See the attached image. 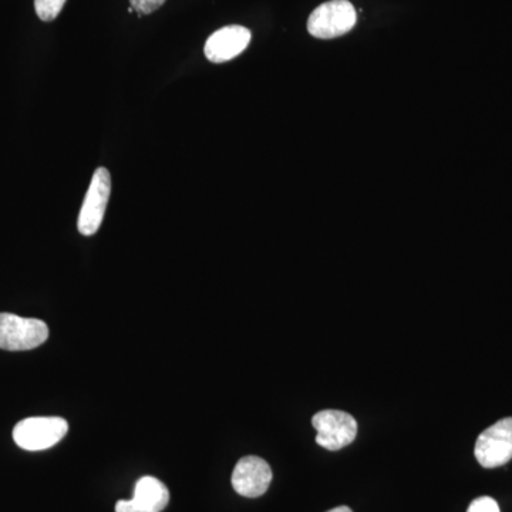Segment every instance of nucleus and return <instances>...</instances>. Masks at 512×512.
<instances>
[{
    "mask_svg": "<svg viewBox=\"0 0 512 512\" xmlns=\"http://www.w3.org/2000/svg\"><path fill=\"white\" fill-rule=\"evenodd\" d=\"M49 338L43 320L20 318L13 313H0V349L23 352L39 348Z\"/></svg>",
    "mask_w": 512,
    "mask_h": 512,
    "instance_id": "obj_1",
    "label": "nucleus"
},
{
    "mask_svg": "<svg viewBox=\"0 0 512 512\" xmlns=\"http://www.w3.org/2000/svg\"><path fill=\"white\" fill-rule=\"evenodd\" d=\"M67 431L69 424L62 417H29L16 424L13 440L23 450L42 451L56 446Z\"/></svg>",
    "mask_w": 512,
    "mask_h": 512,
    "instance_id": "obj_2",
    "label": "nucleus"
},
{
    "mask_svg": "<svg viewBox=\"0 0 512 512\" xmlns=\"http://www.w3.org/2000/svg\"><path fill=\"white\" fill-rule=\"evenodd\" d=\"M356 19V10L348 0H330L313 10L308 30L318 39H335L355 28Z\"/></svg>",
    "mask_w": 512,
    "mask_h": 512,
    "instance_id": "obj_3",
    "label": "nucleus"
},
{
    "mask_svg": "<svg viewBox=\"0 0 512 512\" xmlns=\"http://www.w3.org/2000/svg\"><path fill=\"white\" fill-rule=\"evenodd\" d=\"M111 192V177L109 170L104 167L94 171L92 183L84 198L82 210H80L77 228L84 237H92L101 227V222L106 214Z\"/></svg>",
    "mask_w": 512,
    "mask_h": 512,
    "instance_id": "obj_4",
    "label": "nucleus"
},
{
    "mask_svg": "<svg viewBox=\"0 0 512 512\" xmlns=\"http://www.w3.org/2000/svg\"><path fill=\"white\" fill-rule=\"evenodd\" d=\"M316 430V443L329 451L348 447L357 436L355 417L340 410H322L312 419Z\"/></svg>",
    "mask_w": 512,
    "mask_h": 512,
    "instance_id": "obj_5",
    "label": "nucleus"
},
{
    "mask_svg": "<svg viewBox=\"0 0 512 512\" xmlns=\"http://www.w3.org/2000/svg\"><path fill=\"white\" fill-rule=\"evenodd\" d=\"M474 454L484 468L505 466L512 460V417L497 421L478 436Z\"/></svg>",
    "mask_w": 512,
    "mask_h": 512,
    "instance_id": "obj_6",
    "label": "nucleus"
},
{
    "mask_svg": "<svg viewBox=\"0 0 512 512\" xmlns=\"http://www.w3.org/2000/svg\"><path fill=\"white\" fill-rule=\"evenodd\" d=\"M231 481L234 490L242 497L258 498L268 491L272 470L264 458L247 456L238 461Z\"/></svg>",
    "mask_w": 512,
    "mask_h": 512,
    "instance_id": "obj_7",
    "label": "nucleus"
},
{
    "mask_svg": "<svg viewBox=\"0 0 512 512\" xmlns=\"http://www.w3.org/2000/svg\"><path fill=\"white\" fill-rule=\"evenodd\" d=\"M170 503V491L158 478L143 477L134 487L131 500H120L116 512H161Z\"/></svg>",
    "mask_w": 512,
    "mask_h": 512,
    "instance_id": "obj_8",
    "label": "nucleus"
},
{
    "mask_svg": "<svg viewBox=\"0 0 512 512\" xmlns=\"http://www.w3.org/2000/svg\"><path fill=\"white\" fill-rule=\"evenodd\" d=\"M251 42V32L242 26H227L212 33L204 47L212 63H225L241 55Z\"/></svg>",
    "mask_w": 512,
    "mask_h": 512,
    "instance_id": "obj_9",
    "label": "nucleus"
},
{
    "mask_svg": "<svg viewBox=\"0 0 512 512\" xmlns=\"http://www.w3.org/2000/svg\"><path fill=\"white\" fill-rule=\"evenodd\" d=\"M66 0H35L37 16L43 22H52L60 15Z\"/></svg>",
    "mask_w": 512,
    "mask_h": 512,
    "instance_id": "obj_10",
    "label": "nucleus"
},
{
    "mask_svg": "<svg viewBox=\"0 0 512 512\" xmlns=\"http://www.w3.org/2000/svg\"><path fill=\"white\" fill-rule=\"evenodd\" d=\"M467 512H501L500 505L491 497L476 498L468 507Z\"/></svg>",
    "mask_w": 512,
    "mask_h": 512,
    "instance_id": "obj_11",
    "label": "nucleus"
},
{
    "mask_svg": "<svg viewBox=\"0 0 512 512\" xmlns=\"http://www.w3.org/2000/svg\"><path fill=\"white\" fill-rule=\"evenodd\" d=\"M131 8L136 10L138 15H150L164 5L165 0H130Z\"/></svg>",
    "mask_w": 512,
    "mask_h": 512,
    "instance_id": "obj_12",
    "label": "nucleus"
},
{
    "mask_svg": "<svg viewBox=\"0 0 512 512\" xmlns=\"http://www.w3.org/2000/svg\"><path fill=\"white\" fill-rule=\"evenodd\" d=\"M328 512H353V511L350 510L349 507H346V505H342V507L333 508V510H330Z\"/></svg>",
    "mask_w": 512,
    "mask_h": 512,
    "instance_id": "obj_13",
    "label": "nucleus"
}]
</instances>
